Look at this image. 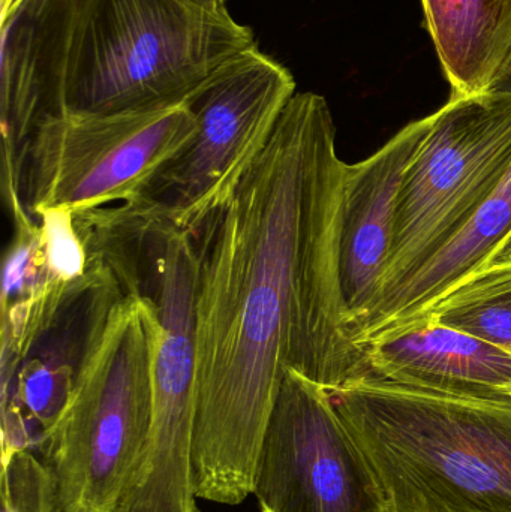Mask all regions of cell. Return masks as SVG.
<instances>
[{"mask_svg": "<svg viewBox=\"0 0 511 512\" xmlns=\"http://www.w3.org/2000/svg\"><path fill=\"white\" fill-rule=\"evenodd\" d=\"M294 95L293 74L257 44L225 60L185 99L194 135L135 204L197 233L263 153Z\"/></svg>", "mask_w": 511, "mask_h": 512, "instance_id": "5", "label": "cell"}, {"mask_svg": "<svg viewBox=\"0 0 511 512\" xmlns=\"http://www.w3.org/2000/svg\"><path fill=\"white\" fill-rule=\"evenodd\" d=\"M20 0H0V20L5 18Z\"/></svg>", "mask_w": 511, "mask_h": 512, "instance_id": "20", "label": "cell"}, {"mask_svg": "<svg viewBox=\"0 0 511 512\" xmlns=\"http://www.w3.org/2000/svg\"><path fill=\"white\" fill-rule=\"evenodd\" d=\"M509 262H511V236L510 239L504 243L503 248L497 252V255L494 256V259H492L489 265L509 264Z\"/></svg>", "mask_w": 511, "mask_h": 512, "instance_id": "19", "label": "cell"}, {"mask_svg": "<svg viewBox=\"0 0 511 512\" xmlns=\"http://www.w3.org/2000/svg\"><path fill=\"white\" fill-rule=\"evenodd\" d=\"M254 33L230 12L188 0H80L65 113L117 114L180 104Z\"/></svg>", "mask_w": 511, "mask_h": 512, "instance_id": "3", "label": "cell"}, {"mask_svg": "<svg viewBox=\"0 0 511 512\" xmlns=\"http://www.w3.org/2000/svg\"><path fill=\"white\" fill-rule=\"evenodd\" d=\"M345 162L326 99L296 93L263 153L194 234V478L240 505L285 370L329 393L375 378L345 325L339 231Z\"/></svg>", "mask_w": 511, "mask_h": 512, "instance_id": "1", "label": "cell"}, {"mask_svg": "<svg viewBox=\"0 0 511 512\" xmlns=\"http://www.w3.org/2000/svg\"><path fill=\"white\" fill-rule=\"evenodd\" d=\"M152 322L149 300L122 286L84 355L41 451L62 512L116 511L134 474L152 421Z\"/></svg>", "mask_w": 511, "mask_h": 512, "instance_id": "4", "label": "cell"}, {"mask_svg": "<svg viewBox=\"0 0 511 512\" xmlns=\"http://www.w3.org/2000/svg\"><path fill=\"white\" fill-rule=\"evenodd\" d=\"M511 236V167L467 224L404 282L380 298L357 330V345L425 316L465 280L491 264Z\"/></svg>", "mask_w": 511, "mask_h": 512, "instance_id": "13", "label": "cell"}, {"mask_svg": "<svg viewBox=\"0 0 511 512\" xmlns=\"http://www.w3.org/2000/svg\"><path fill=\"white\" fill-rule=\"evenodd\" d=\"M80 0H20L0 20L2 195L12 216L26 209L23 167L42 122L65 113L72 29Z\"/></svg>", "mask_w": 511, "mask_h": 512, "instance_id": "9", "label": "cell"}, {"mask_svg": "<svg viewBox=\"0 0 511 512\" xmlns=\"http://www.w3.org/2000/svg\"><path fill=\"white\" fill-rule=\"evenodd\" d=\"M252 495L261 512H386L329 391L291 369L261 441Z\"/></svg>", "mask_w": 511, "mask_h": 512, "instance_id": "8", "label": "cell"}, {"mask_svg": "<svg viewBox=\"0 0 511 512\" xmlns=\"http://www.w3.org/2000/svg\"><path fill=\"white\" fill-rule=\"evenodd\" d=\"M386 512H511V397L363 379L330 393Z\"/></svg>", "mask_w": 511, "mask_h": 512, "instance_id": "2", "label": "cell"}, {"mask_svg": "<svg viewBox=\"0 0 511 512\" xmlns=\"http://www.w3.org/2000/svg\"><path fill=\"white\" fill-rule=\"evenodd\" d=\"M363 348L375 379L449 396L511 397V355L431 316Z\"/></svg>", "mask_w": 511, "mask_h": 512, "instance_id": "12", "label": "cell"}, {"mask_svg": "<svg viewBox=\"0 0 511 512\" xmlns=\"http://www.w3.org/2000/svg\"><path fill=\"white\" fill-rule=\"evenodd\" d=\"M2 512H62L56 478L33 450L2 453Z\"/></svg>", "mask_w": 511, "mask_h": 512, "instance_id": "16", "label": "cell"}, {"mask_svg": "<svg viewBox=\"0 0 511 512\" xmlns=\"http://www.w3.org/2000/svg\"><path fill=\"white\" fill-rule=\"evenodd\" d=\"M429 119L402 180L389 267L375 303L437 254L511 167V92L452 96Z\"/></svg>", "mask_w": 511, "mask_h": 512, "instance_id": "6", "label": "cell"}, {"mask_svg": "<svg viewBox=\"0 0 511 512\" xmlns=\"http://www.w3.org/2000/svg\"><path fill=\"white\" fill-rule=\"evenodd\" d=\"M492 90H497V92H511V57L509 63H507L506 69H504L503 74H501L500 80L495 83L494 89Z\"/></svg>", "mask_w": 511, "mask_h": 512, "instance_id": "18", "label": "cell"}, {"mask_svg": "<svg viewBox=\"0 0 511 512\" xmlns=\"http://www.w3.org/2000/svg\"><path fill=\"white\" fill-rule=\"evenodd\" d=\"M195 128L185 101L135 113L50 117L24 156L26 209L87 213L135 203Z\"/></svg>", "mask_w": 511, "mask_h": 512, "instance_id": "7", "label": "cell"}, {"mask_svg": "<svg viewBox=\"0 0 511 512\" xmlns=\"http://www.w3.org/2000/svg\"><path fill=\"white\" fill-rule=\"evenodd\" d=\"M429 123V116L411 122L365 161L345 164L339 285L345 325L353 340L383 286L402 180Z\"/></svg>", "mask_w": 511, "mask_h": 512, "instance_id": "11", "label": "cell"}, {"mask_svg": "<svg viewBox=\"0 0 511 512\" xmlns=\"http://www.w3.org/2000/svg\"><path fill=\"white\" fill-rule=\"evenodd\" d=\"M452 96L491 92L511 57V0H422Z\"/></svg>", "mask_w": 511, "mask_h": 512, "instance_id": "14", "label": "cell"}, {"mask_svg": "<svg viewBox=\"0 0 511 512\" xmlns=\"http://www.w3.org/2000/svg\"><path fill=\"white\" fill-rule=\"evenodd\" d=\"M426 316L473 334L511 355V262L483 268L422 318Z\"/></svg>", "mask_w": 511, "mask_h": 512, "instance_id": "15", "label": "cell"}, {"mask_svg": "<svg viewBox=\"0 0 511 512\" xmlns=\"http://www.w3.org/2000/svg\"><path fill=\"white\" fill-rule=\"evenodd\" d=\"M14 236L5 252L0 300L2 369L32 348L69 297L95 270L74 213L66 210L12 218Z\"/></svg>", "mask_w": 511, "mask_h": 512, "instance_id": "10", "label": "cell"}, {"mask_svg": "<svg viewBox=\"0 0 511 512\" xmlns=\"http://www.w3.org/2000/svg\"><path fill=\"white\" fill-rule=\"evenodd\" d=\"M188 2H191L192 5L200 6V8L207 9V11H227V5H225V0H188Z\"/></svg>", "mask_w": 511, "mask_h": 512, "instance_id": "17", "label": "cell"}]
</instances>
